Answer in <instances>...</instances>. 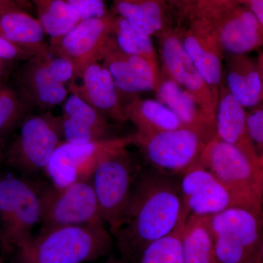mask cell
I'll return each mask as SVG.
<instances>
[{
  "instance_id": "e0dca14e",
  "label": "cell",
  "mask_w": 263,
  "mask_h": 263,
  "mask_svg": "<svg viewBox=\"0 0 263 263\" xmlns=\"http://www.w3.org/2000/svg\"><path fill=\"white\" fill-rule=\"evenodd\" d=\"M82 83L68 84L69 91L77 95L105 117L118 121H127L119 100V90L110 72L99 61L85 67L80 76Z\"/></svg>"
},
{
  "instance_id": "9c48e42d",
  "label": "cell",
  "mask_w": 263,
  "mask_h": 263,
  "mask_svg": "<svg viewBox=\"0 0 263 263\" xmlns=\"http://www.w3.org/2000/svg\"><path fill=\"white\" fill-rule=\"evenodd\" d=\"M262 215L232 206L210 216L218 263H242L263 247Z\"/></svg>"
},
{
  "instance_id": "4316f807",
  "label": "cell",
  "mask_w": 263,
  "mask_h": 263,
  "mask_svg": "<svg viewBox=\"0 0 263 263\" xmlns=\"http://www.w3.org/2000/svg\"><path fill=\"white\" fill-rule=\"evenodd\" d=\"M37 8L38 21L45 34L58 38L80 22L77 12L65 0H32Z\"/></svg>"
},
{
  "instance_id": "44dd1931",
  "label": "cell",
  "mask_w": 263,
  "mask_h": 263,
  "mask_svg": "<svg viewBox=\"0 0 263 263\" xmlns=\"http://www.w3.org/2000/svg\"><path fill=\"white\" fill-rule=\"evenodd\" d=\"M156 90L159 101L177 116L183 127L199 132L209 140L215 136V124L204 115L193 97L177 83L168 77L160 78Z\"/></svg>"
},
{
  "instance_id": "f35d334b",
  "label": "cell",
  "mask_w": 263,
  "mask_h": 263,
  "mask_svg": "<svg viewBox=\"0 0 263 263\" xmlns=\"http://www.w3.org/2000/svg\"><path fill=\"white\" fill-rule=\"evenodd\" d=\"M242 263H263V247Z\"/></svg>"
},
{
  "instance_id": "bcb514c9",
  "label": "cell",
  "mask_w": 263,
  "mask_h": 263,
  "mask_svg": "<svg viewBox=\"0 0 263 263\" xmlns=\"http://www.w3.org/2000/svg\"><path fill=\"white\" fill-rule=\"evenodd\" d=\"M126 1H131V0H126Z\"/></svg>"
},
{
  "instance_id": "d590c367",
  "label": "cell",
  "mask_w": 263,
  "mask_h": 263,
  "mask_svg": "<svg viewBox=\"0 0 263 263\" xmlns=\"http://www.w3.org/2000/svg\"><path fill=\"white\" fill-rule=\"evenodd\" d=\"M197 0H164L166 6L178 18H190Z\"/></svg>"
},
{
  "instance_id": "277c9868",
  "label": "cell",
  "mask_w": 263,
  "mask_h": 263,
  "mask_svg": "<svg viewBox=\"0 0 263 263\" xmlns=\"http://www.w3.org/2000/svg\"><path fill=\"white\" fill-rule=\"evenodd\" d=\"M142 169L141 164L124 148L103 161L91 176L100 215L108 224L112 235L120 226Z\"/></svg>"
},
{
  "instance_id": "8fae6325",
  "label": "cell",
  "mask_w": 263,
  "mask_h": 263,
  "mask_svg": "<svg viewBox=\"0 0 263 263\" xmlns=\"http://www.w3.org/2000/svg\"><path fill=\"white\" fill-rule=\"evenodd\" d=\"M161 34L160 53L167 77L186 90L204 115L215 124L219 95L209 87L199 73L183 48L180 32L166 29Z\"/></svg>"
},
{
  "instance_id": "ab89813d",
  "label": "cell",
  "mask_w": 263,
  "mask_h": 263,
  "mask_svg": "<svg viewBox=\"0 0 263 263\" xmlns=\"http://www.w3.org/2000/svg\"><path fill=\"white\" fill-rule=\"evenodd\" d=\"M10 1L18 5L22 10L30 9L32 8V0H10Z\"/></svg>"
},
{
  "instance_id": "e575fe53",
  "label": "cell",
  "mask_w": 263,
  "mask_h": 263,
  "mask_svg": "<svg viewBox=\"0 0 263 263\" xmlns=\"http://www.w3.org/2000/svg\"><path fill=\"white\" fill-rule=\"evenodd\" d=\"M35 56L37 55L32 52L19 47L0 36V60L8 62L27 61Z\"/></svg>"
},
{
  "instance_id": "4dcf8cb0",
  "label": "cell",
  "mask_w": 263,
  "mask_h": 263,
  "mask_svg": "<svg viewBox=\"0 0 263 263\" xmlns=\"http://www.w3.org/2000/svg\"><path fill=\"white\" fill-rule=\"evenodd\" d=\"M44 60L48 72L57 82L66 86L75 81V68L70 60L50 53L44 56Z\"/></svg>"
},
{
  "instance_id": "d6986e66",
  "label": "cell",
  "mask_w": 263,
  "mask_h": 263,
  "mask_svg": "<svg viewBox=\"0 0 263 263\" xmlns=\"http://www.w3.org/2000/svg\"><path fill=\"white\" fill-rule=\"evenodd\" d=\"M190 22V29L180 32L183 48L205 82L219 95L222 78V50L205 26L196 21Z\"/></svg>"
},
{
  "instance_id": "cb8c5ba5",
  "label": "cell",
  "mask_w": 263,
  "mask_h": 263,
  "mask_svg": "<svg viewBox=\"0 0 263 263\" xmlns=\"http://www.w3.org/2000/svg\"><path fill=\"white\" fill-rule=\"evenodd\" d=\"M228 68L227 83L230 94L243 108H256L262 98L259 66L245 55H233Z\"/></svg>"
},
{
  "instance_id": "603a6c76",
  "label": "cell",
  "mask_w": 263,
  "mask_h": 263,
  "mask_svg": "<svg viewBox=\"0 0 263 263\" xmlns=\"http://www.w3.org/2000/svg\"><path fill=\"white\" fill-rule=\"evenodd\" d=\"M45 32L38 19L22 9L0 15V36L35 55L49 53L44 43Z\"/></svg>"
},
{
  "instance_id": "f6af8a7d",
  "label": "cell",
  "mask_w": 263,
  "mask_h": 263,
  "mask_svg": "<svg viewBox=\"0 0 263 263\" xmlns=\"http://www.w3.org/2000/svg\"><path fill=\"white\" fill-rule=\"evenodd\" d=\"M0 234H1V228H0Z\"/></svg>"
},
{
  "instance_id": "8992f818",
  "label": "cell",
  "mask_w": 263,
  "mask_h": 263,
  "mask_svg": "<svg viewBox=\"0 0 263 263\" xmlns=\"http://www.w3.org/2000/svg\"><path fill=\"white\" fill-rule=\"evenodd\" d=\"M41 221L37 185L16 177H0V248L4 254L13 253L21 243L32 236Z\"/></svg>"
},
{
  "instance_id": "8d00e7d4",
  "label": "cell",
  "mask_w": 263,
  "mask_h": 263,
  "mask_svg": "<svg viewBox=\"0 0 263 263\" xmlns=\"http://www.w3.org/2000/svg\"><path fill=\"white\" fill-rule=\"evenodd\" d=\"M10 62L0 60V85L4 84L3 83L9 74Z\"/></svg>"
},
{
  "instance_id": "f1b7e54d",
  "label": "cell",
  "mask_w": 263,
  "mask_h": 263,
  "mask_svg": "<svg viewBox=\"0 0 263 263\" xmlns=\"http://www.w3.org/2000/svg\"><path fill=\"white\" fill-rule=\"evenodd\" d=\"M190 213L186 207L177 226L168 235L148 246L139 263H183L181 237Z\"/></svg>"
},
{
  "instance_id": "30bf717a",
  "label": "cell",
  "mask_w": 263,
  "mask_h": 263,
  "mask_svg": "<svg viewBox=\"0 0 263 263\" xmlns=\"http://www.w3.org/2000/svg\"><path fill=\"white\" fill-rule=\"evenodd\" d=\"M209 141L199 132L183 127L149 137H141L136 133L133 144L141 148L154 169L165 174L181 175L198 162Z\"/></svg>"
},
{
  "instance_id": "60d3db41",
  "label": "cell",
  "mask_w": 263,
  "mask_h": 263,
  "mask_svg": "<svg viewBox=\"0 0 263 263\" xmlns=\"http://www.w3.org/2000/svg\"><path fill=\"white\" fill-rule=\"evenodd\" d=\"M103 263H128L127 261L124 260V259L117 258V257H114V256H110V257L106 261Z\"/></svg>"
},
{
  "instance_id": "b9f144b4",
  "label": "cell",
  "mask_w": 263,
  "mask_h": 263,
  "mask_svg": "<svg viewBox=\"0 0 263 263\" xmlns=\"http://www.w3.org/2000/svg\"><path fill=\"white\" fill-rule=\"evenodd\" d=\"M5 148L4 145L0 141V160H4L5 159Z\"/></svg>"
},
{
  "instance_id": "484cf974",
  "label": "cell",
  "mask_w": 263,
  "mask_h": 263,
  "mask_svg": "<svg viewBox=\"0 0 263 263\" xmlns=\"http://www.w3.org/2000/svg\"><path fill=\"white\" fill-rule=\"evenodd\" d=\"M164 0H115L116 11L137 31L152 36L165 31Z\"/></svg>"
},
{
  "instance_id": "2e32d148",
  "label": "cell",
  "mask_w": 263,
  "mask_h": 263,
  "mask_svg": "<svg viewBox=\"0 0 263 263\" xmlns=\"http://www.w3.org/2000/svg\"><path fill=\"white\" fill-rule=\"evenodd\" d=\"M44 56L34 57L20 67L15 74L18 89L15 91L29 108L35 107L48 112L65 101L69 90L51 77Z\"/></svg>"
},
{
  "instance_id": "ffe728a7",
  "label": "cell",
  "mask_w": 263,
  "mask_h": 263,
  "mask_svg": "<svg viewBox=\"0 0 263 263\" xmlns=\"http://www.w3.org/2000/svg\"><path fill=\"white\" fill-rule=\"evenodd\" d=\"M216 112V136L241 151L254 163L263 167V159L257 155L249 138L246 124L245 108L221 88Z\"/></svg>"
},
{
  "instance_id": "f546056e",
  "label": "cell",
  "mask_w": 263,
  "mask_h": 263,
  "mask_svg": "<svg viewBox=\"0 0 263 263\" xmlns=\"http://www.w3.org/2000/svg\"><path fill=\"white\" fill-rule=\"evenodd\" d=\"M29 109L15 89L0 85V141L21 124Z\"/></svg>"
},
{
  "instance_id": "74e56055",
  "label": "cell",
  "mask_w": 263,
  "mask_h": 263,
  "mask_svg": "<svg viewBox=\"0 0 263 263\" xmlns=\"http://www.w3.org/2000/svg\"><path fill=\"white\" fill-rule=\"evenodd\" d=\"M22 9L18 5L12 3L10 0H0V15L10 11V10Z\"/></svg>"
},
{
  "instance_id": "5bb4252c",
  "label": "cell",
  "mask_w": 263,
  "mask_h": 263,
  "mask_svg": "<svg viewBox=\"0 0 263 263\" xmlns=\"http://www.w3.org/2000/svg\"><path fill=\"white\" fill-rule=\"evenodd\" d=\"M180 189L192 215L212 216L234 206L226 187L198 162L181 174Z\"/></svg>"
},
{
  "instance_id": "7a4b0ae2",
  "label": "cell",
  "mask_w": 263,
  "mask_h": 263,
  "mask_svg": "<svg viewBox=\"0 0 263 263\" xmlns=\"http://www.w3.org/2000/svg\"><path fill=\"white\" fill-rule=\"evenodd\" d=\"M111 235L104 224L41 228L15 248V263L94 262L111 252Z\"/></svg>"
},
{
  "instance_id": "ee69618b",
  "label": "cell",
  "mask_w": 263,
  "mask_h": 263,
  "mask_svg": "<svg viewBox=\"0 0 263 263\" xmlns=\"http://www.w3.org/2000/svg\"><path fill=\"white\" fill-rule=\"evenodd\" d=\"M0 263H4V262H3V259H2L1 258H0Z\"/></svg>"
},
{
  "instance_id": "9a60e30c",
  "label": "cell",
  "mask_w": 263,
  "mask_h": 263,
  "mask_svg": "<svg viewBox=\"0 0 263 263\" xmlns=\"http://www.w3.org/2000/svg\"><path fill=\"white\" fill-rule=\"evenodd\" d=\"M100 60L108 69L118 90L127 94L153 91L158 84V70L146 59L127 54L117 47L110 37Z\"/></svg>"
},
{
  "instance_id": "5b68a950",
  "label": "cell",
  "mask_w": 263,
  "mask_h": 263,
  "mask_svg": "<svg viewBox=\"0 0 263 263\" xmlns=\"http://www.w3.org/2000/svg\"><path fill=\"white\" fill-rule=\"evenodd\" d=\"M20 125L18 136L5 150L4 163L24 176L45 171L53 152L64 141L61 117L48 111L27 116Z\"/></svg>"
},
{
  "instance_id": "1f68e13d",
  "label": "cell",
  "mask_w": 263,
  "mask_h": 263,
  "mask_svg": "<svg viewBox=\"0 0 263 263\" xmlns=\"http://www.w3.org/2000/svg\"><path fill=\"white\" fill-rule=\"evenodd\" d=\"M240 5V0H197L190 20L210 19Z\"/></svg>"
},
{
  "instance_id": "4fadbf2b",
  "label": "cell",
  "mask_w": 263,
  "mask_h": 263,
  "mask_svg": "<svg viewBox=\"0 0 263 263\" xmlns=\"http://www.w3.org/2000/svg\"><path fill=\"white\" fill-rule=\"evenodd\" d=\"M194 20L205 26L221 49L232 55H245L262 45L263 25L245 5H236L212 18Z\"/></svg>"
},
{
  "instance_id": "7bdbcfd3",
  "label": "cell",
  "mask_w": 263,
  "mask_h": 263,
  "mask_svg": "<svg viewBox=\"0 0 263 263\" xmlns=\"http://www.w3.org/2000/svg\"><path fill=\"white\" fill-rule=\"evenodd\" d=\"M4 160H0V177H1V167L3 165V164H4Z\"/></svg>"
},
{
  "instance_id": "ba28073f",
  "label": "cell",
  "mask_w": 263,
  "mask_h": 263,
  "mask_svg": "<svg viewBox=\"0 0 263 263\" xmlns=\"http://www.w3.org/2000/svg\"><path fill=\"white\" fill-rule=\"evenodd\" d=\"M133 142L134 134L79 144L63 141L53 152L45 172L57 187L88 181L103 161Z\"/></svg>"
},
{
  "instance_id": "7c38bea8",
  "label": "cell",
  "mask_w": 263,
  "mask_h": 263,
  "mask_svg": "<svg viewBox=\"0 0 263 263\" xmlns=\"http://www.w3.org/2000/svg\"><path fill=\"white\" fill-rule=\"evenodd\" d=\"M114 17L81 21L62 37L51 39L50 53L67 59L72 62L76 77H80L85 67L100 61L104 48L111 37Z\"/></svg>"
},
{
  "instance_id": "ac0fdd59",
  "label": "cell",
  "mask_w": 263,
  "mask_h": 263,
  "mask_svg": "<svg viewBox=\"0 0 263 263\" xmlns=\"http://www.w3.org/2000/svg\"><path fill=\"white\" fill-rule=\"evenodd\" d=\"M62 127L64 141L86 143L114 138L106 117L73 94L63 103Z\"/></svg>"
},
{
  "instance_id": "6da1fadb",
  "label": "cell",
  "mask_w": 263,
  "mask_h": 263,
  "mask_svg": "<svg viewBox=\"0 0 263 263\" xmlns=\"http://www.w3.org/2000/svg\"><path fill=\"white\" fill-rule=\"evenodd\" d=\"M178 175L142 169L113 235L121 257L139 263L145 249L172 232L185 210Z\"/></svg>"
},
{
  "instance_id": "52a82bcc",
  "label": "cell",
  "mask_w": 263,
  "mask_h": 263,
  "mask_svg": "<svg viewBox=\"0 0 263 263\" xmlns=\"http://www.w3.org/2000/svg\"><path fill=\"white\" fill-rule=\"evenodd\" d=\"M42 228L104 224L91 179L65 187L37 186Z\"/></svg>"
},
{
  "instance_id": "d4e9b609",
  "label": "cell",
  "mask_w": 263,
  "mask_h": 263,
  "mask_svg": "<svg viewBox=\"0 0 263 263\" xmlns=\"http://www.w3.org/2000/svg\"><path fill=\"white\" fill-rule=\"evenodd\" d=\"M183 263H218L210 216L190 214L181 237Z\"/></svg>"
},
{
  "instance_id": "d6a6232c",
  "label": "cell",
  "mask_w": 263,
  "mask_h": 263,
  "mask_svg": "<svg viewBox=\"0 0 263 263\" xmlns=\"http://www.w3.org/2000/svg\"><path fill=\"white\" fill-rule=\"evenodd\" d=\"M246 124L251 141L253 143L257 155L263 159V110L254 109L246 116Z\"/></svg>"
},
{
  "instance_id": "836d02e7",
  "label": "cell",
  "mask_w": 263,
  "mask_h": 263,
  "mask_svg": "<svg viewBox=\"0 0 263 263\" xmlns=\"http://www.w3.org/2000/svg\"><path fill=\"white\" fill-rule=\"evenodd\" d=\"M75 9L81 21L103 18L108 15L104 0H65Z\"/></svg>"
},
{
  "instance_id": "83f0119b",
  "label": "cell",
  "mask_w": 263,
  "mask_h": 263,
  "mask_svg": "<svg viewBox=\"0 0 263 263\" xmlns=\"http://www.w3.org/2000/svg\"><path fill=\"white\" fill-rule=\"evenodd\" d=\"M112 34L121 51L146 59L158 70L157 54L150 36L138 32L121 16L114 18Z\"/></svg>"
},
{
  "instance_id": "3957f363",
  "label": "cell",
  "mask_w": 263,
  "mask_h": 263,
  "mask_svg": "<svg viewBox=\"0 0 263 263\" xmlns=\"http://www.w3.org/2000/svg\"><path fill=\"white\" fill-rule=\"evenodd\" d=\"M198 163L226 187L233 205L262 215L263 167L241 151L214 136L205 143Z\"/></svg>"
},
{
  "instance_id": "7402d4cb",
  "label": "cell",
  "mask_w": 263,
  "mask_h": 263,
  "mask_svg": "<svg viewBox=\"0 0 263 263\" xmlns=\"http://www.w3.org/2000/svg\"><path fill=\"white\" fill-rule=\"evenodd\" d=\"M123 111L127 120L136 126V134L141 137L183 127L177 116L159 100L136 99L123 107Z\"/></svg>"
}]
</instances>
